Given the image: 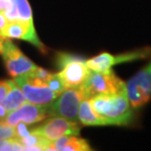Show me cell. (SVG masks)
Returning <instances> with one entry per match:
<instances>
[{"mask_svg": "<svg viewBox=\"0 0 151 151\" xmlns=\"http://www.w3.org/2000/svg\"><path fill=\"white\" fill-rule=\"evenodd\" d=\"M50 72L37 67L29 73L14 78V81L22 90L28 102L39 105H48L59 94L48 86Z\"/></svg>", "mask_w": 151, "mask_h": 151, "instance_id": "1", "label": "cell"}, {"mask_svg": "<svg viewBox=\"0 0 151 151\" xmlns=\"http://www.w3.org/2000/svg\"><path fill=\"white\" fill-rule=\"evenodd\" d=\"M95 113L112 126H125L132 118V105L127 91L110 95H97L89 99Z\"/></svg>", "mask_w": 151, "mask_h": 151, "instance_id": "2", "label": "cell"}, {"mask_svg": "<svg viewBox=\"0 0 151 151\" xmlns=\"http://www.w3.org/2000/svg\"><path fill=\"white\" fill-rule=\"evenodd\" d=\"M81 86L86 99L97 95L117 94L127 91V83L118 78L112 70L107 72L90 70L88 77Z\"/></svg>", "mask_w": 151, "mask_h": 151, "instance_id": "3", "label": "cell"}, {"mask_svg": "<svg viewBox=\"0 0 151 151\" xmlns=\"http://www.w3.org/2000/svg\"><path fill=\"white\" fill-rule=\"evenodd\" d=\"M81 86L66 88L54 100L46 105L48 117H62L80 123L78 118L81 102L84 99Z\"/></svg>", "mask_w": 151, "mask_h": 151, "instance_id": "4", "label": "cell"}, {"mask_svg": "<svg viewBox=\"0 0 151 151\" xmlns=\"http://www.w3.org/2000/svg\"><path fill=\"white\" fill-rule=\"evenodd\" d=\"M57 62L60 68L58 76L66 88L81 86L88 77L90 70L86 64V60L70 54L60 53Z\"/></svg>", "mask_w": 151, "mask_h": 151, "instance_id": "5", "label": "cell"}, {"mask_svg": "<svg viewBox=\"0 0 151 151\" xmlns=\"http://www.w3.org/2000/svg\"><path fill=\"white\" fill-rule=\"evenodd\" d=\"M127 93L132 108L142 106L151 98V62L127 83Z\"/></svg>", "mask_w": 151, "mask_h": 151, "instance_id": "6", "label": "cell"}, {"mask_svg": "<svg viewBox=\"0 0 151 151\" xmlns=\"http://www.w3.org/2000/svg\"><path fill=\"white\" fill-rule=\"evenodd\" d=\"M151 55V48H142L132 52L113 55V54L103 52L97 56H94L88 60H86V64L89 70L97 72H107L110 71L113 66L121 63L132 62L135 60L144 59Z\"/></svg>", "mask_w": 151, "mask_h": 151, "instance_id": "7", "label": "cell"}, {"mask_svg": "<svg viewBox=\"0 0 151 151\" xmlns=\"http://www.w3.org/2000/svg\"><path fill=\"white\" fill-rule=\"evenodd\" d=\"M2 57L8 74L13 78L29 73L35 70L37 66L29 59L11 40L4 38Z\"/></svg>", "mask_w": 151, "mask_h": 151, "instance_id": "8", "label": "cell"}, {"mask_svg": "<svg viewBox=\"0 0 151 151\" xmlns=\"http://www.w3.org/2000/svg\"><path fill=\"white\" fill-rule=\"evenodd\" d=\"M47 117L48 116L45 105L35 104L26 101L20 107L16 108L11 112H8V114L3 119V122L13 127H15L20 122L31 126L32 124L41 122V121L46 119Z\"/></svg>", "mask_w": 151, "mask_h": 151, "instance_id": "9", "label": "cell"}, {"mask_svg": "<svg viewBox=\"0 0 151 151\" xmlns=\"http://www.w3.org/2000/svg\"><path fill=\"white\" fill-rule=\"evenodd\" d=\"M49 141H53L65 135H78L81 126L78 123L62 117H52L43 125L35 128Z\"/></svg>", "mask_w": 151, "mask_h": 151, "instance_id": "10", "label": "cell"}, {"mask_svg": "<svg viewBox=\"0 0 151 151\" xmlns=\"http://www.w3.org/2000/svg\"><path fill=\"white\" fill-rule=\"evenodd\" d=\"M1 37L23 39V40L31 42L32 45L37 47L41 52L44 53L46 51V48L42 44V42L39 40L35 26L26 22H22V21L9 22L4 32H3Z\"/></svg>", "mask_w": 151, "mask_h": 151, "instance_id": "11", "label": "cell"}, {"mask_svg": "<svg viewBox=\"0 0 151 151\" xmlns=\"http://www.w3.org/2000/svg\"><path fill=\"white\" fill-rule=\"evenodd\" d=\"M78 122L83 126H112L109 121L95 113L91 107L89 99L81 100L78 113Z\"/></svg>", "mask_w": 151, "mask_h": 151, "instance_id": "12", "label": "cell"}, {"mask_svg": "<svg viewBox=\"0 0 151 151\" xmlns=\"http://www.w3.org/2000/svg\"><path fill=\"white\" fill-rule=\"evenodd\" d=\"M23 145V150H35V151H48V146L51 141L46 139L37 129H32L31 134L25 137L16 139Z\"/></svg>", "mask_w": 151, "mask_h": 151, "instance_id": "13", "label": "cell"}, {"mask_svg": "<svg viewBox=\"0 0 151 151\" xmlns=\"http://www.w3.org/2000/svg\"><path fill=\"white\" fill-rule=\"evenodd\" d=\"M9 81H10V89H9L5 98L0 103L4 106V108L8 112H11V111L15 110L16 108L20 107L27 100L23 94L22 90L17 86V83H15L14 80Z\"/></svg>", "mask_w": 151, "mask_h": 151, "instance_id": "14", "label": "cell"}, {"mask_svg": "<svg viewBox=\"0 0 151 151\" xmlns=\"http://www.w3.org/2000/svg\"><path fill=\"white\" fill-rule=\"evenodd\" d=\"M13 8L17 11L19 20L22 22H26L31 25H34V18L31 5L28 0H10Z\"/></svg>", "mask_w": 151, "mask_h": 151, "instance_id": "15", "label": "cell"}, {"mask_svg": "<svg viewBox=\"0 0 151 151\" xmlns=\"http://www.w3.org/2000/svg\"><path fill=\"white\" fill-rule=\"evenodd\" d=\"M91 150L89 144L83 138L78 137V135H68L67 140L62 151H87Z\"/></svg>", "mask_w": 151, "mask_h": 151, "instance_id": "16", "label": "cell"}, {"mask_svg": "<svg viewBox=\"0 0 151 151\" xmlns=\"http://www.w3.org/2000/svg\"><path fill=\"white\" fill-rule=\"evenodd\" d=\"M16 138L17 132L15 127L1 121L0 122V139H16Z\"/></svg>", "mask_w": 151, "mask_h": 151, "instance_id": "17", "label": "cell"}, {"mask_svg": "<svg viewBox=\"0 0 151 151\" xmlns=\"http://www.w3.org/2000/svg\"><path fill=\"white\" fill-rule=\"evenodd\" d=\"M47 84L51 89L54 90L55 92H57L58 94H61V93L66 89L62 80L58 76V73H56V74L51 73V76L47 81Z\"/></svg>", "mask_w": 151, "mask_h": 151, "instance_id": "18", "label": "cell"}, {"mask_svg": "<svg viewBox=\"0 0 151 151\" xmlns=\"http://www.w3.org/2000/svg\"><path fill=\"white\" fill-rule=\"evenodd\" d=\"M23 145L15 139H0V151H21Z\"/></svg>", "mask_w": 151, "mask_h": 151, "instance_id": "19", "label": "cell"}, {"mask_svg": "<svg viewBox=\"0 0 151 151\" xmlns=\"http://www.w3.org/2000/svg\"><path fill=\"white\" fill-rule=\"evenodd\" d=\"M10 89V81H0V102L5 98Z\"/></svg>", "mask_w": 151, "mask_h": 151, "instance_id": "20", "label": "cell"}, {"mask_svg": "<svg viewBox=\"0 0 151 151\" xmlns=\"http://www.w3.org/2000/svg\"><path fill=\"white\" fill-rule=\"evenodd\" d=\"M12 9V4L10 0H0V12L6 14Z\"/></svg>", "mask_w": 151, "mask_h": 151, "instance_id": "21", "label": "cell"}, {"mask_svg": "<svg viewBox=\"0 0 151 151\" xmlns=\"http://www.w3.org/2000/svg\"><path fill=\"white\" fill-rule=\"evenodd\" d=\"M8 23H9V21L7 19V17L5 16V14L0 12V37L2 35L5 28L8 25Z\"/></svg>", "mask_w": 151, "mask_h": 151, "instance_id": "22", "label": "cell"}, {"mask_svg": "<svg viewBox=\"0 0 151 151\" xmlns=\"http://www.w3.org/2000/svg\"><path fill=\"white\" fill-rule=\"evenodd\" d=\"M7 114H8V111L5 109L4 106H3L1 103H0V118L2 119V121H3V119H4L5 116Z\"/></svg>", "mask_w": 151, "mask_h": 151, "instance_id": "23", "label": "cell"}, {"mask_svg": "<svg viewBox=\"0 0 151 151\" xmlns=\"http://www.w3.org/2000/svg\"><path fill=\"white\" fill-rule=\"evenodd\" d=\"M3 42H4V38L0 37V55L3 52Z\"/></svg>", "mask_w": 151, "mask_h": 151, "instance_id": "24", "label": "cell"}, {"mask_svg": "<svg viewBox=\"0 0 151 151\" xmlns=\"http://www.w3.org/2000/svg\"><path fill=\"white\" fill-rule=\"evenodd\" d=\"M1 121H2V119H1V118H0V122H1Z\"/></svg>", "mask_w": 151, "mask_h": 151, "instance_id": "25", "label": "cell"}]
</instances>
